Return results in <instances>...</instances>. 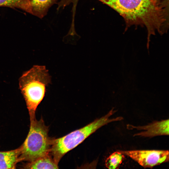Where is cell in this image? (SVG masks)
Here are the masks:
<instances>
[{
  "instance_id": "6da1fadb",
  "label": "cell",
  "mask_w": 169,
  "mask_h": 169,
  "mask_svg": "<svg viewBox=\"0 0 169 169\" xmlns=\"http://www.w3.org/2000/svg\"><path fill=\"white\" fill-rule=\"evenodd\" d=\"M118 12L123 18L125 29L131 26L144 27L150 37L166 33L169 26V8L156 5L151 0H98Z\"/></svg>"
},
{
  "instance_id": "7a4b0ae2",
  "label": "cell",
  "mask_w": 169,
  "mask_h": 169,
  "mask_svg": "<svg viewBox=\"0 0 169 169\" xmlns=\"http://www.w3.org/2000/svg\"><path fill=\"white\" fill-rule=\"evenodd\" d=\"M51 82V77L44 65H33L19 78V88L25 101L30 120L35 118L37 108Z\"/></svg>"
},
{
  "instance_id": "3957f363",
  "label": "cell",
  "mask_w": 169,
  "mask_h": 169,
  "mask_svg": "<svg viewBox=\"0 0 169 169\" xmlns=\"http://www.w3.org/2000/svg\"><path fill=\"white\" fill-rule=\"evenodd\" d=\"M116 112L112 108L105 115L86 126L63 137L51 139L50 153L55 161L58 164L66 153L74 148L102 126L111 122L122 120L123 118L122 117L110 118Z\"/></svg>"
},
{
  "instance_id": "277c9868",
  "label": "cell",
  "mask_w": 169,
  "mask_h": 169,
  "mask_svg": "<svg viewBox=\"0 0 169 169\" xmlns=\"http://www.w3.org/2000/svg\"><path fill=\"white\" fill-rule=\"evenodd\" d=\"M27 137L20 146V161L30 162L50 153L51 139L48 135V127L42 118L30 120Z\"/></svg>"
},
{
  "instance_id": "5b68a950",
  "label": "cell",
  "mask_w": 169,
  "mask_h": 169,
  "mask_svg": "<svg viewBox=\"0 0 169 169\" xmlns=\"http://www.w3.org/2000/svg\"><path fill=\"white\" fill-rule=\"evenodd\" d=\"M118 151L144 168H152L169 161L168 150Z\"/></svg>"
},
{
  "instance_id": "8992f818",
  "label": "cell",
  "mask_w": 169,
  "mask_h": 169,
  "mask_svg": "<svg viewBox=\"0 0 169 169\" xmlns=\"http://www.w3.org/2000/svg\"><path fill=\"white\" fill-rule=\"evenodd\" d=\"M129 129H136L142 131L136 133L133 136L152 137L158 136L168 135L169 120H165L153 122L143 126H134L128 125Z\"/></svg>"
},
{
  "instance_id": "52a82bcc",
  "label": "cell",
  "mask_w": 169,
  "mask_h": 169,
  "mask_svg": "<svg viewBox=\"0 0 169 169\" xmlns=\"http://www.w3.org/2000/svg\"><path fill=\"white\" fill-rule=\"evenodd\" d=\"M21 147L12 150L0 151V169H15L20 162Z\"/></svg>"
},
{
  "instance_id": "ba28073f",
  "label": "cell",
  "mask_w": 169,
  "mask_h": 169,
  "mask_svg": "<svg viewBox=\"0 0 169 169\" xmlns=\"http://www.w3.org/2000/svg\"><path fill=\"white\" fill-rule=\"evenodd\" d=\"M25 169H58V163L50 153L30 162H27L22 166Z\"/></svg>"
},
{
  "instance_id": "9c48e42d",
  "label": "cell",
  "mask_w": 169,
  "mask_h": 169,
  "mask_svg": "<svg viewBox=\"0 0 169 169\" xmlns=\"http://www.w3.org/2000/svg\"><path fill=\"white\" fill-rule=\"evenodd\" d=\"M59 0H30L31 14L42 18L49 9Z\"/></svg>"
},
{
  "instance_id": "30bf717a",
  "label": "cell",
  "mask_w": 169,
  "mask_h": 169,
  "mask_svg": "<svg viewBox=\"0 0 169 169\" xmlns=\"http://www.w3.org/2000/svg\"><path fill=\"white\" fill-rule=\"evenodd\" d=\"M0 7L19 8L31 14L30 0H0Z\"/></svg>"
},
{
  "instance_id": "8fae6325",
  "label": "cell",
  "mask_w": 169,
  "mask_h": 169,
  "mask_svg": "<svg viewBox=\"0 0 169 169\" xmlns=\"http://www.w3.org/2000/svg\"><path fill=\"white\" fill-rule=\"evenodd\" d=\"M124 155L118 151L114 152L106 159V167L110 169L118 168L124 158Z\"/></svg>"
},
{
  "instance_id": "7c38bea8",
  "label": "cell",
  "mask_w": 169,
  "mask_h": 169,
  "mask_svg": "<svg viewBox=\"0 0 169 169\" xmlns=\"http://www.w3.org/2000/svg\"><path fill=\"white\" fill-rule=\"evenodd\" d=\"M79 0H59L57 4H58L57 9H63L69 5L72 6V20H75V17L76 12L77 5Z\"/></svg>"
},
{
  "instance_id": "4fadbf2b",
  "label": "cell",
  "mask_w": 169,
  "mask_h": 169,
  "mask_svg": "<svg viewBox=\"0 0 169 169\" xmlns=\"http://www.w3.org/2000/svg\"><path fill=\"white\" fill-rule=\"evenodd\" d=\"M156 5L169 8V0H151Z\"/></svg>"
}]
</instances>
